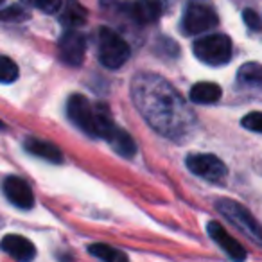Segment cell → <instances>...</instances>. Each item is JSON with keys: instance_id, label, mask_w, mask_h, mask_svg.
Returning a JSON list of instances; mask_svg holds the SVG:
<instances>
[{"instance_id": "6da1fadb", "label": "cell", "mask_w": 262, "mask_h": 262, "mask_svg": "<svg viewBox=\"0 0 262 262\" xmlns=\"http://www.w3.org/2000/svg\"><path fill=\"white\" fill-rule=\"evenodd\" d=\"M131 97L146 122L167 139H183L196 124V117L182 95L158 74L133 77Z\"/></svg>"}, {"instance_id": "7a4b0ae2", "label": "cell", "mask_w": 262, "mask_h": 262, "mask_svg": "<svg viewBox=\"0 0 262 262\" xmlns=\"http://www.w3.org/2000/svg\"><path fill=\"white\" fill-rule=\"evenodd\" d=\"M215 208L217 212L230 223L232 226H235L244 237H248L250 241H253L255 244L262 246V226L258 225L257 219L251 215L250 210L243 207L241 203L228 198H219L215 201Z\"/></svg>"}, {"instance_id": "3957f363", "label": "cell", "mask_w": 262, "mask_h": 262, "mask_svg": "<svg viewBox=\"0 0 262 262\" xmlns=\"http://www.w3.org/2000/svg\"><path fill=\"white\" fill-rule=\"evenodd\" d=\"M97 47H99V61L106 69H120L129 59L131 49L127 41L119 33L112 31L110 27H101L97 31Z\"/></svg>"}, {"instance_id": "277c9868", "label": "cell", "mask_w": 262, "mask_h": 262, "mask_svg": "<svg viewBox=\"0 0 262 262\" xmlns=\"http://www.w3.org/2000/svg\"><path fill=\"white\" fill-rule=\"evenodd\" d=\"M192 51L194 56L205 65L221 67L232 59V40L221 33L207 34L194 41Z\"/></svg>"}, {"instance_id": "5b68a950", "label": "cell", "mask_w": 262, "mask_h": 262, "mask_svg": "<svg viewBox=\"0 0 262 262\" xmlns=\"http://www.w3.org/2000/svg\"><path fill=\"white\" fill-rule=\"evenodd\" d=\"M219 24V16L215 13L210 0H190L183 13L182 29L189 36L207 33Z\"/></svg>"}, {"instance_id": "8992f818", "label": "cell", "mask_w": 262, "mask_h": 262, "mask_svg": "<svg viewBox=\"0 0 262 262\" xmlns=\"http://www.w3.org/2000/svg\"><path fill=\"white\" fill-rule=\"evenodd\" d=\"M185 164L192 174L200 176V178L207 180V182H212V183L225 182L226 174H228L226 165L223 164L215 155H207V153L189 155Z\"/></svg>"}, {"instance_id": "52a82bcc", "label": "cell", "mask_w": 262, "mask_h": 262, "mask_svg": "<svg viewBox=\"0 0 262 262\" xmlns=\"http://www.w3.org/2000/svg\"><path fill=\"white\" fill-rule=\"evenodd\" d=\"M67 113H69V119L83 133H86L88 137H97L95 133V106H92L84 95H70L69 102H67Z\"/></svg>"}, {"instance_id": "ba28073f", "label": "cell", "mask_w": 262, "mask_h": 262, "mask_svg": "<svg viewBox=\"0 0 262 262\" xmlns=\"http://www.w3.org/2000/svg\"><path fill=\"white\" fill-rule=\"evenodd\" d=\"M58 51L63 63L79 67L84 59V54H86V40L76 29H67V33H63V36L59 38Z\"/></svg>"}, {"instance_id": "9c48e42d", "label": "cell", "mask_w": 262, "mask_h": 262, "mask_svg": "<svg viewBox=\"0 0 262 262\" xmlns=\"http://www.w3.org/2000/svg\"><path fill=\"white\" fill-rule=\"evenodd\" d=\"M2 189H4L6 198L15 207L22 208V210H29V208L34 207V194L26 180L18 178V176H8L4 180Z\"/></svg>"}, {"instance_id": "30bf717a", "label": "cell", "mask_w": 262, "mask_h": 262, "mask_svg": "<svg viewBox=\"0 0 262 262\" xmlns=\"http://www.w3.org/2000/svg\"><path fill=\"white\" fill-rule=\"evenodd\" d=\"M207 232H208V235H210V239L214 241L215 244H219V248H221V250L225 251L230 258H233V260H244V258L248 257V253L243 248V244H241L237 239H233V237L230 235V233L226 232V230L223 228L217 221L208 223Z\"/></svg>"}, {"instance_id": "8fae6325", "label": "cell", "mask_w": 262, "mask_h": 262, "mask_svg": "<svg viewBox=\"0 0 262 262\" xmlns=\"http://www.w3.org/2000/svg\"><path fill=\"white\" fill-rule=\"evenodd\" d=\"M0 248L2 251L9 255V257L16 258V260L29 262L36 257V248L31 243L29 239L22 235H16V233H9V235L2 237L0 241Z\"/></svg>"}, {"instance_id": "7c38bea8", "label": "cell", "mask_w": 262, "mask_h": 262, "mask_svg": "<svg viewBox=\"0 0 262 262\" xmlns=\"http://www.w3.org/2000/svg\"><path fill=\"white\" fill-rule=\"evenodd\" d=\"M165 9L164 0H137L129 8V15L139 24H153Z\"/></svg>"}, {"instance_id": "4fadbf2b", "label": "cell", "mask_w": 262, "mask_h": 262, "mask_svg": "<svg viewBox=\"0 0 262 262\" xmlns=\"http://www.w3.org/2000/svg\"><path fill=\"white\" fill-rule=\"evenodd\" d=\"M104 140L112 146V149L115 151L117 155H120V157H124V158L135 157V153H137L135 140L131 139L129 133H126L124 129H120L117 124L108 131V133H106Z\"/></svg>"}, {"instance_id": "5bb4252c", "label": "cell", "mask_w": 262, "mask_h": 262, "mask_svg": "<svg viewBox=\"0 0 262 262\" xmlns=\"http://www.w3.org/2000/svg\"><path fill=\"white\" fill-rule=\"evenodd\" d=\"M59 11V24L65 29H77L86 22L88 11L79 4V0H65Z\"/></svg>"}, {"instance_id": "9a60e30c", "label": "cell", "mask_w": 262, "mask_h": 262, "mask_svg": "<svg viewBox=\"0 0 262 262\" xmlns=\"http://www.w3.org/2000/svg\"><path fill=\"white\" fill-rule=\"evenodd\" d=\"M26 149L29 151L31 155L34 157H40L43 160H49L52 164H61L63 162V153L58 146L54 144L47 142V140H40V139H34V137H29L26 140Z\"/></svg>"}, {"instance_id": "2e32d148", "label": "cell", "mask_w": 262, "mask_h": 262, "mask_svg": "<svg viewBox=\"0 0 262 262\" xmlns=\"http://www.w3.org/2000/svg\"><path fill=\"white\" fill-rule=\"evenodd\" d=\"M223 90L219 84L215 83H208V81H203V83H196L192 88H190V101L196 102V104H214L221 99Z\"/></svg>"}, {"instance_id": "e0dca14e", "label": "cell", "mask_w": 262, "mask_h": 262, "mask_svg": "<svg viewBox=\"0 0 262 262\" xmlns=\"http://www.w3.org/2000/svg\"><path fill=\"white\" fill-rule=\"evenodd\" d=\"M237 79L244 86H260L262 84V65L255 61H248L237 72Z\"/></svg>"}, {"instance_id": "ac0fdd59", "label": "cell", "mask_w": 262, "mask_h": 262, "mask_svg": "<svg viewBox=\"0 0 262 262\" xmlns=\"http://www.w3.org/2000/svg\"><path fill=\"white\" fill-rule=\"evenodd\" d=\"M88 253L95 258H101L106 262H122L127 260V255L120 251L119 248L108 246V244H90L88 246Z\"/></svg>"}, {"instance_id": "d6986e66", "label": "cell", "mask_w": 262, "mask_h": 262, "mask_svg": "<svg viewBox=\"0 0 262 262\" xmlns=\"http://www.w3.org/2000/svg\"><path fill=\"white\" fill-rule=\"evenodd\" d=\"M18 79V65L8 56L0 54V83L9 84Z\"/></svg>"}, {"instance_id": "ffe728a7", "label": "cell", "mask_w": 262, "mask_h": 262, "mask_svg": "<svg viewBox=\"0 0 262 262\" xmlns=\"http://www.w3.org/2000/svg\"><path fill=\"white\" fill-rule=\"evenodd\" d=\"M24 4H29L33 8L40 9V11L52 15V13H58L63 6V0H22Z\"/></svg>"}, {"instance_id": "44dd1931", "label": "cell", "mask_w": 262, "mask_h": 262, "mask_svg": "<svg viewBox=\"0 0 262 262\" xmlns=\"http://www.w3.org/2000/svg\"><path fill=\"white\" fill-rule=\"evenodd\" d=\"M241 124H243V127H246V129L255 131V133H260L262 135V112L248 113V115L243 117Z\"/></svg>"}, {"instance_id": "7402d4cb", "label": "cell", "mask_w": 262, "mask_h": 262, "mask_svg": "<svg viewBox=\"0 0 262 262\" xmlns=\"http://www.w3.org/2000/svg\"><path fill=\"white\" fill-rule=\"evenodd\" d=\"M243 20L251 31H260L262 29V20L258 18V15L253 9H244L243 11Z\"/></svg>"}, {"instance_id": "603a6c76", "label": "cell", "mask_w": 262, "mask_h": 262, "mask_svg": "<svg viewBox=\"0 0 262 262\" xmlns=\"http://www.w3.org/2000/svg\"><path fill=\"white\" fill-rule=\"evenodd\" d=\"M26 18H27L26 11L20 8H8V11L0 13V20H8V22H11V20L20 22V20H26Z\"/></svg>"}, {"instance_id": "cb8c5ba5", "label": "cell", "mask_w": 262, "mask_h": 262, "mask_svg": "<svg viewBox=\"0 0 262 262\" xmlns=\"http://www.w3.org/2000/svg\"><path fill=\"white\" fill-rule=\"evenodd\" d=\"M6 127H8V126H6V124L2 122V120H0V129H6Z\"/></svg>"}, {"instance_id": "d4e9b609", "label": "cell", "mask_w": 262, "mask_h": 262, "mask_svg": "<svg viewBox=\"0 0 262 262\" xmlns=\"http://www.w3.org/2000/svg\"><path fill=\"white\" fill-rule=\"evenodd\" d=\"M4 2H6V0H0V6H2V4H4Z\"/></svg>"}]
</instances>
